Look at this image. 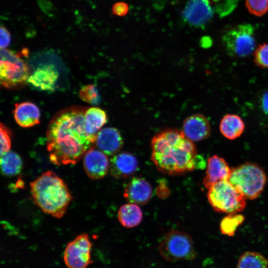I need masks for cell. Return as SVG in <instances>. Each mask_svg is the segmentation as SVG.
<instances>
[{"label":"cell","mask_w":268,"mask_h":268,"mask_svg":"<svg viewBox=\"0 0 268 268\" xmlns=\"http://www.w3.org/2000/svg\"><path fill=\"white\" fill-rule=\"evenodd\" d=\"M84 111H65L50 124L47 134L50 161L57 165L74 164L86 153L92 143L84 129Z\"/></svg>","instance_id":"obj_1"},{"label":"cell","mask_w":268,"mask_h":268,"mask_svg":"<svg viewBox=\"0 0 268 268\" xmlns=\"http://www.w3.org/2000/svg\"><path fill=\"white\" fill-rule=\"evenodd\" d=\"M79 97L84 102L97 105L100 100L98 90L94 85L83 86L79 90Z\"/></svg>","instance_id":"obj_25"},{"label":"cell","mask_w":268,"mask_h":268,"mask_svg":"<svg viewBox=\"0 0 268 268\" xmlns=\"http://www.w3.org/2000/svg\"><path fill=\"white\" fill-rule=\"evenodd\" d=\"M109 164L106 155L100 150L90 148L85 153L84 169L88 176L92 179L104 177L109 169Z\"/></svg>","instance_id":"obj_11"},{"label":"cell","mask_w":268,"mask_h":268,"mask_svg":"<svg viewBox=\"0 0 268 268\" xmlns=\"http://www.w3.org/2000/svg\"><path fill=\"white\" fill-rule=\"evenodd\" d=\"M95 141L99 149L107 155L116 154L123 145L121 134L117 129L112 127L101 130Z\"/></svg>","instance_id":"obj_17"},{"label":"cell","mask_w":268,"mask_h":268,"mask_svg":"<svg viewBox=\"0 0 268 268\" xmlns=\"http://www.w3.org/2000/svg\"><path fill=\"white\" fill-rule=\"evenodd\" d=\"M128 10V4L123 2H118L115 3L113 5L112 9L113 14L119 16H123L126 15Z\"/></svg>","instance_id":"obj_29"},{"label":"cell","mask_w":268,"mask_h":268,"mask_svg":"<svg viewBox=\"0 0 268 268\" xmlns=\"http://www.w3.org/2000/svg\"><path fill=\"white\" fill-rule=\"evenodd\" d=\"M254 61L261 68H268V44H260L255 50Z\"/></svg>","instance_id":"obj_26"},{"label":"cell","mask_w":268,"mask_h":268,"mask_svg":"<svg viewBox=\"0 0 268 268\" xmlns=\"http://www.w3.org/2000/svg\"><path fill=\"white\" fill-rule=\"evenodd\" d=\"M254 27L243 24L231 27L223 34V45L229 55L243 58L255 50L256 39Z\"/></svg>","instance_id":"obj_6"},{"label":"cell","mask_w":268,"mask_h":268,"mask_svg":"<svg viewBox=\"0 0 268 268\" xmlns=\"http://www.w3.org/2000/svg\"><path fill=\"white\" fill-rule=\"evenodd\" d=\"M244 216L237 213L228 214L223 217L220 223L221 232L228 236H233L238 227L244 221Z\"/></svg>","instance_id":"obj_24"},{"label":"cell","mask_w":268,"mask_h":268,"mask_svg":"<svg viewBox=\"0 0 268 268\" xmlns=\"http://www.w3.org/2000/svg\"><path fill=\"white\" fill-rule=\"evenodd\" d=\"M208 189L207 200L215 211L236 213L246 206V199L228 180L219 181Z\"/></svg>","instance_id":"obj_5"},{"label":"cell","mask_w":268,"mask_h":268,"mask_svg":"<svg viewBox=\"0 0 268 268\" xmlns=\"http://www.w3.org/2000/svg\"><path fill=\"white\" fill-rule=\"evenodd\" d=\"M124 196L131 203L144 204L148 202L151 198L152 188L145 179L134 177L125 187Z\"/></svg>","instance_id":"obj_16"},{"label":"cell","mask_w":268,"mask_h":268,"mask_svg":"<svg viewBox=\"0 0 268 268\" xmlns=\"http://www.w3.org/2000/svg\"><path fill=\"white\" fill-rule=\"evenodd\" d=\"M158 249L162 257L170 262L193 261L197 256L191 237L179 231L172 230L167 233L159 244Z\"/></svg>","instance_id":"obj_7"},{"label":"cell","mask_w":268,"mask_h":268,"mask_svg":"<svg viewBox=\"0 0 268 268\" xmlns=\"http://www.w3.org/2000/svg\"><path fill=\"white\" fill-rule=\"evenodd\" d=\"M59 73L53 65H44L38 67L30 75L27 82L36 89L45 91L54 90Z\"/></svg>","instance_id":"obj_14"},{"label":"cell","mask_w":268,"mask_h":268,"mask_svg":"<svg viewBox=\"0 0 268 268\" xmlns=\"http://www.w3.org/2000/svg\"><path fill=\"white\" fill-rule=\"evenodd\" d=\"M231 170L223 158L216 155L210 157L207 160L206 174L203 180V185L208 189L219 181L228 180Z\"/></svg>","instance_id":"obj_15"},{"label":"cell","mask_w":268,"mask_h":268,"mask_svg":"<svg viewBox=\"0 0 268 268\" xmlns=\"http://www.w3.org/2000/svg\"><path fill=\"white\" fill-rule=\"evenodd\" d=\"M182 132L192 141H198L207 138L210 133L208 119L203 115L196 114L185 120Z\"/></svg>","instance_id":"obj_12"},{"label":"cell","mask_w":268,"mask_h":268,"mask_svg":"<svg viewBox=\"0 0 268 268\" xmlns=\"http://www.w3.org/2000/svg\"><path fill=\"white\" fill-rule=\"evenodd\" d=\"M245 124L243 120L235 114H226L222 118L219 124V130L226 138L234 139L243 134Z\"/></svg>","instance_id":"obj_20"},{"label":"cell","mask_w":268,"mask_h":268,"mask_svg":"<svg viewBox=\"0 0 268 268\" xmlns=\"http://www.w3.org/2000/svg\"><path fill=\"white\" fill-rule=\"evenodd\" d=\"M92 244L87 234H82L68 243L64 253L67 268H87L92 263Z\"/></svg>","instance_id":"obj_9"},{"label":"cell","mask_w":268,"mask_h":268,"mask_svg":"<svg viewBox=\"0 0 268 268\" xmlns=\"http://www.w3.org/2000/svg\"><path fill=\"white\" fill-rule=\"evenodd\" d=\"M0 49H5L10 44L11 37L8 30L4 27L1 26L0 28Z\"/></svg>","instance_id":"obj_30"},{"label":"cell","mask_w":268,"mask_h":268,"mask_svg":"<svg viewBox=\"0 0 268 268\" xmlns=\"http://www.w3.org/2000/svg\"><path fill=\"white\" fill-rule=\"evenodd\" d=\"M213 15V10L209 0H190L183 12L185 20L197 27L206 24Z\"/></svg>","instance_id":"obj_10"},{"label":"cell","mask_w":268,"mask_h":268,"mask_svg":"<svg viewBox=\"0 0 268 268\" xmlns=\"http://www.w3.org/2000/svg\"><path fill=\"white\" fill-rule=\"evenodd\" d=\"M30 186L34 202L44 212L57 218L63 217L72 198L61 178L54 172L47 171Z\"/></svg>","instance_id":"obj_3"},{"label":"cell","mask_w":268,"mask_h":268,"mask_svg":"<svg viewBox=\"0 0 268 268\" xmlns=\"http://www.w3.org/2000/svg\"><path fill=\"white\" fill-rule=\"evenodd\" d=\"M260 101L262 111L268 115V89L263 92Z\"/></svg>","instance_id":"obj_31"},{"label":"cell","mask_w":268,"mask_h":268,"mask_svg":"<svg viewBox=\"0 0 268 268\" xmlns=\"http://www.w3.org/2000/svg\"><path fill=\"white\" fill-rule=\"evenodd\" d=\"M0 167L3 175L15 176L19 173L22 169V159L16 153L8 151L0 155Z\"/></svg>","instance_id":"obj_22"},{"label":"cell","mask_w":268,"mask_h":268,"mask_svg":"<svg viewBox=\"0 0 268 268\" xmlns=\"http://www.w3.org/2000/svg\"><path fill=\"white\" fill-rule=\"evenodd\" d=\"M0 155L9 151L11 142L10 134L7 129L2 123L0 126Z\"/></svg>","instance_id":"obj_28"},{"label":"cell","mask_w":268,"mask_h":268,"mask_svg":"<svg viewBox=\"0 0 268 268\" xmlns=\"http://www.w3.org/2000/svg\"><path fill=\"white\" fill-rule=\"evenodd\" d=\"M30 71L20 55L9 50L0 51V81L4 87L20 86L27 82Z\"/></svg>","instance_id":"obj_8"},{"label":"cell","mask_w":268,"mask_h":268,"mask_svg":"<svg viewBox=\"0 0 268 268\" xmlns=\"http://www.w3.org/2000/svg\"><path fill=\"white\" fill-rule=\"evenodd\" d=\"M118 217L122 226L131 228L137 226L141 222L142 212L137 204L127 203L120 207Z\"/></svg>","instance_id":"obj_21"},{"label":"cell","mask_w":268,"mask_h":268,"mask_svg":"<svg viewBox=\"0 0 268 268\" xmlns=\"http://www.w3.org/2000/svg\"><path fill=\"white\" fill-rule=\"evenodd\" d=\"M13 114L16 123L22 127H30L39 123L40 110L33 103L24 102L15 105Z\"/></svg>","instance_id":"obj_19"},{"label":"cell","mask_w":268,"mask_h":268,"mask_svg":"<svg viewBox=\"0 0 268 268\" xmlns=\"http://www.w3.org/2000/svg\"><path fill=\"white\" fill-rule=\"evenodd\" d=\"M151 146V159L163 173L181 175L198 167L196 146L182 131L175 129L162 131L152 138Z\"/></svg>","instance_id":"obj_2"},{"label":"cell","mask_w":268,"mask_h":268,"mask_svg":"<svg viewBox=\"0 0 268 268\" xmlns=\"http://www.w3.org/2000/svg\"><path fill=\"white\" fill-rule=\"evenodd\" d=\"M228 180L246 199L254 200L263 191L267 177L257 164L245 163L232 168Z\"/></svg>","instance_id":"obj_4"},{"label":"cell","mask_w":268,"mask_h":268,"mask_svg":"<svg viewBox=\"0 0 268 268\" xmlns=\"http://www.w3.org/2000/svg\"><path fill=\"white\" fill-rule=\"evenodd\" d=\"M107 121L105 112L99 108H90L85 112L84 129L90 142L95 141L98 133Z\"/></svg>","instance_id":"obj_18"},{"label":"cell","mask_w":268,"mask_h":268,"mask_svg":"<svg viewBox=\"0 0 268 268\" xmlns=\"http://www.w3.org/2000/svg\"><path fill=\"white\" fill-rule=\"evenodd\" d=\"M237 268H268V259L258 252H245L240 256Z\"/></svg>","instance_id":"obj_23"},{"label":"cell","mask_w":268,"mask_h":268,"mask_svg":"<svg viewBox=\"0 0 268 268\" xmlns=\"http://www.w3.org/2000/svg\"><path fill=\"white\" fill-rule=\"evenodd\" d=\"M136 158L127 152L116 154L111 159L109 172L116 178H125L134 174L138 169Z\"/></svg>","instance_id":"obj_13"},{"label":"cell","mask_w":268,"mask_h":268,"mask_svg":"<svg viewBox=\"0 0 268 268\" xmlns=\"http://www.w3.org/2000/svg\"><path fill=\"white\" fill-rule=\"evenodd\" d=\"M246 5L250 13L258 16L268 11V0H246Z\"/></svg>","instance_id":"obj_27"}]
</instances>
